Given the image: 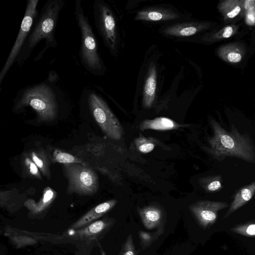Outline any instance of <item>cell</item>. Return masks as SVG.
Masks as SVG:
<instances>
[{"instance_id":"cell-1","label":"cell","mask_w":255,"mask_h":255,"mask_svg":"<svg viewBox=\"0 0 255 255\" xmlns=\"http://www.w3.org/2000/svg\"><path fill=\"white\" fill-rule=\"evenodd\" d=\"M213 136L208 138L209 146L205 148L215 159L222 161L227 157H235L254 163L255 146L247 134H241L233 125L227 131L215 121H211Z\"/></svg>"},{"instance_id":"cell-2","label":"cell","mask_w":255,"mask_h":255,"mask_svg":"<svg viewBox=\"0 0 255 255\" xmlns=\"http://www.w3.org/2000/svg\"><path fill=\"white\" fill-rule=\"evenodd\" d=\"M75 14L81 33L80 52L82 61L89 70L94 72L101 71L103 63L99 54L97 41L84 13L80 0L76 2Z\"/></svg>"},{"instance_id":"cell-3","label":"cell","mask_w":255,"mask_h":255,"mask_svg":"<svg viewBox=\"0 0 255 255\" xmlns=\"http://www.w3.org/2000/svg\"><path fill=\"white\" fill-rule=\"evenodd\" d=\"M64 173L68 181L67 190L68 194L75 193L89 196L98 191V175L85 163L64 164Z\"/></svg>"},{"instance_id":"cell-4","label":"cell","mask_w":255,"mask_h":255,"mask_svg":"<svg viewBox=\"0 0 255 255\" xmlns=\"http://www.w3.org/2000/svg\"><path fill=\"white\" fill-rule=\"evenodd\" d=\"M88 103L90 111L103 132L112 139H121L123 127L105 101L96 94L91 93L89 96Z\"/></svg>"},{"instance_id":"cell-5","label":"cell","mask_w":255,"mask_h":255,"mask_svg":"<svg viewBox=\"0 0 255 255\" xmlns=\"http://www.w3.org/2000/svg\"><path fill=\"white\" fill-rule=\"evenodd\" d=\"M21 104L30 105L43 120L53 119L56 114V105L53 93L45 85H40L27 90Z\"/></svg>"},{"instance_id":"cell-6","label":"cell","mask_w":255,"mask_h":255,"mask_svg":"<svg viewBox=\"0 0 255 255\" xmlns=\"http://www.w3.org/2000/svg\"><path fill=\"white\" fill-rule=\"evenodd\" d=\"M95 15L97 27L107 46L115 52L118 44L117 25L116 19L109 6L98 1L95 4Z\"/></svg>"},{"instance_id":"cell-7","label":"cell","mask_w":255,"mask_h":255,"mask_svg":"<svg viewBox=\"0 0 255 255\" xmlns=\"http://www.w3.org/2000/svg\"><path fill=\"white\" fill-rule=\"evenodd\" d=\"M60 1H53L47 6L29 39V47L36 45L42 38L53 40V31L58 13L62 8Z\"/></svg>"},{"instance_id":"cell-8","label":"cell","mask_w":255,"mask_h":255,"mask_svg":"<svg viewBox=\"0 0 255 255\" xmlns=\"http://www.w3.org/2000/svg\"><path fill=\"white\" fill-rule=\"evenodd\" d=\"M229 207L223 201H198L189 206V209L199 225L206 228L216 221L219 211Z\"/></svg>"},{"instance_id":"cell-9","label":"cell","mask_w":255,"mask_h":255,"mask_svg":"<svg viewBox=\"0 0 255 255\" xmlns=\"http://www.w3.org/2000/svg\"><path fill=\"white\" fill-rule=\"evenodd\" d=\"M38 2V0H28L27 2L25 15L22 19L19 33L5 65L0 74V81L11 65L30 31L34 18L36 14V6Z\"/></svg>"},{"instance_id":"cell-10","label":"cell","mask_w":255,"mask_h":255,"mask_svg":"<svg viewBox=\"0 0 255 255\" xmlns=\"http://www.w3.org/2000/svg\"><path fill=\"white\" fill-rule=\"evenodd\" d=\"M138 211L142 224L146 229L164 230L165 215L160 207L151 205L139 208Z\"/></svg>"},{"instance_id":"cell-11","label":"cell","mask_w":255,"mask_h":255,"mask_svg":"<svg viewBox=\"0 0 255 255\" xmlns=\"http://www.w3.org/2000/svg\"><path fill=\"white\" fill-rule=\"evenodd\" d=\"M117 202L116 200H110L93 207L71 225L72 230L83 227L85 225L102 217L112 209Z\"/></svg>"},{"instance_id":"cell-12","label":"cell","mask_w":255,"mask_h":255,"mask_svg":"<svg viewBox=\"0 0 255 255\" xmlns=\"http://www.w3.org/2000/svg\"><path fill=\"white\" fill-rule=\"evenodd\" d=\"M255 192V182L241 188L236 194L234 200L225 214L224 218H227L234 212L248 202Z\"/></svg>"},{"instance_id":"cell-13","label":"cell","mask_w":255,"mask_h":255,"mask_svg":"<svg viewBox=\"0 0 255 255\" xmlns=\"http://www.w3.org/2000/svg\"><path fill=\"white\" fill-rule=\"evenodd\" d=\"M156 88V71L151 65L148 71L143 91L142 104L144 108H150L154 100Z\"/></svg>"},{"instance_id":"cell-14","label":"cell","mask_w":255,"mask_h":255,"mask_svg":"<svg viewBox=\"0 0 255 255\" xmlns=\"http://www.w3.org/2000/svg\"><path fill=\"white\" fill-rule=\"evenodd\" d=\"M183 126L169 118L158 117L153 120L142 121L139 125V128L142 131L146 129L167 130L177 129Z\"/></svg>"},{"instance_id":"cell-15","label":"cell","mask_w":255,"mask_h":255,"mask_svg":"<svg viewBox=\"0 0 255 255\" xmlns=\"http://www.w3.org/2000/svg\"><path fill=\"white\" fill-rule=\"evenodd\" d=\"M178 17V14L167 9L149 8L139 11L135 19L146 21H160L173 19Z\"/></svg>"},{"instance_id":"cell-16","label":"cell","mask_w":255,"mask_h":255,"mask_svg":"<svg viewBox=\"0 0 255 255\" xmlns=\"http://www.w3.org/2000/svg\"><path fill=\"white\" fill-rule=\"evenodd\" d=\"M244 52L243 48L239 45L232 44L221 47L218 49V54L225 61L238 63L242 60Z\"/></svg>"},{"instance_id":"cell-17","label":"cell","mask_w":255,"mask_h":255,"mask_svg":"<svg viewBox=\"0 0 255 255\" xmlns=\"http://www.w3.org/2000/svg\"><path fill=\"white\" fill-rule=\"evenodd\" d=\"M203 26L195 24H182L167 27L164 33L177 36H188L197 33Z\"/></svg>"},{"instance_id":"cell-18","label":"cell","mask_w":255,"mask_h":255,"mask_svg":"<svg viewBox=\"0 0 255 255\" xmlns=\"http://www.w3.org/2000/svg\"><path fill=\"white\" fill-rule=\"evenodd\" d=\"M107 224L103 220H99L90 224L86 227L73 232L69 231L70 235L80 238H89L97 235L101 232L106 227Z\"/></svg>"},{"instance_id":"cell-19","label":"cell","mask_w":255,"mask_h":255,"mask_svg":"<svg viewBox=\"0 0 255 255\" xmlns=\"http://www.w3.org/2000/svg\"><path fill=\"white\" fill-rule=\"evenodd\" d=\"M241 0H226L219 4V9L226 19L235 17L241 11Z\"/></svg>"},{"instance_id":"cell-20","label":"cell","mask_w":255,"mask_h":255,"mask_svg":"<svg viewBox=\"0 0 255 255\" xmlns=\"http://www.w3.org/2000/svg\"><path fill=\"white\" fill-rule=\"evenodd\" d=\"M200 185L208 193L217 192L221 190L223 186L220 175L208 176L199 179Z\"/></svg>"},{"instance_id":"cell-21","label":"cell","mask_w":255,"mask_h":255,"mask_svg":"<svg viewBox=\"0 0 255 255\" xmlns=\"http://www.w3.org/2000/svg\"><path fill=\"white\" fill-rule=\"evenodd\" d=\"M159 141L152 137H146L141 134L134 139V143L139 151L148 153L152 151Z\"/></svg>"},{"instance_id":"cell-22","label":"cell","mask_w":255,"mask_h":255,"mask_svg":"<svg viewBox=\"0 0 255 255\" xmlns=\"http://www.w3.org/2000/svg\"><path fill=\"white\" fill-rule=\"evenodd\" d=\"M53 159L54 161L64 164L84 163L80 158L70 153L57 149L54 152Z\"/></svg>"},{"instance_id":"cell-23","label":"cell","mask_w":255,"mask_h":255,"mask_svg":"<svg viewBox=\"0 0 255 255\" xmlns=\"http://www.w3.org/2000/svg\"><path fill=\"white\" fill-rule=\"evenodd\" d=\"M242 7L245 12V21L247 25L253 26L255 22V0H241Z\"/></svg>"},{"instance_id":"cell-24","label":"cell","mask_w":255,"mask_h":255,"mask_svg":"<svg viewBox=\"0 0 255 255\" xmlns=\"http://www.w3.org/2000/svg\"><path fill=\"white\" fill-rule=\"evenodd\" d=\"M164 233V230L158 229L153 233H148L143 231L139 232V237L143 246L147 247L156 240Z\"/></svg>"},{"instance_id":"cell-25","label":"cell","mask_w":255,"mask_h":255,"mask_svg":"<svg viewBox=\"0 0 255 255\" xmlns=\"http://www.w3.org/2000/svg\"><path fill=\"white\" fill-rule=\"evenodd\" d=\"M234 233L246 236H255V225L254 223H250L244 225H240L231 229Z\"/></svg>"},{"instance_id":"cell-26","label":"cell","mask_w":255,"mask_h":255,"mask_svg":"<svg viewBox=\"0 0 255 255\" xmlns=\"http://www.w3.org/2000/svg\"><path fill=\"white\" fill-rule=\"evenodd\" d=\"M120 255H135V250L131 235L128 236L123 247Z\"/></svg>"},{"instance_id":"cell-27","label":"cell","mask_w":255,"mask_h":255,"mask_svg":"<svg viewBox=\"0 0 255 255\" xmlns=\"http://www.w3.org/2000/svg\"><path fill=\"white\" fill-rule=\"evenodd\" d=\"M237 28L235 25L227 26L222 29L216 35V37L219 38H227L235 33Z\"/></svg>"},{"instance_id":"cell-28","label":"cell","mask_w":255,"mask_h":255,"mask_svg":"<svg viewBox=\"0 0 255 255\" xmlns=\"http://www.w3.org/2000/svg\"><path fill=\"white\" fill-rule=\"evenodd\" d=\"M56 196V193L50 188L46 189L42 198L44 205L47 204L52 201Z\"/></svg>"},{"instance_id":"cell-29","label":"cell","mask_w":255,"mask_h":255,"mask_svg":"<svg viewBox=\"0 0 255 255\" xmlns=\"http://www.w3.org/2000/svg\"><path fill=\"white\" fill-rule=\"evenodd\" d=\"M33 160L36 165L40 168H43L45 165L43 161L34 154L33 155Z\"/></svg>"},{"instance_id":"cell-30","label":"cell","mask_w":255,"mask_h":255,"mask_svg":"<svg viewBox=\"0 0 255 255\" xmlns=\"http://www.w3.org/2000/svg\"><path fill=\"white\" fill-rule=\"evenodd\" d=\"M30 171L32 174L34 175H36L38 173L37 167L33 162H30Z\"/></svg>"}]
</instances>
